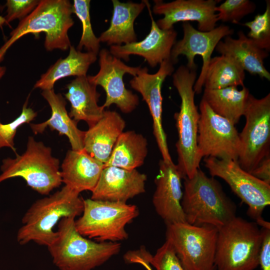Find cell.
Masks as SVG:
<instances>
[{
    "mask_svg": "<svg viewBox=\"0 0 270 270\" xmlns=\"http://www.w3.org/2000/svg\"><path fill=\"white\" fill-rule=\"evenodd\" d=\"M80 194L64 185L52 194L36 200L22 218V225L16 235L18 242L50 246L56 236L54 228L62 218L81 216L84 199Z\"/></svg>",
    "mask_w": 270,
    "mask_h": 270,
    "instance_id": "6da1fadb",
    "label": "cell"
},
{
    "mask_svg": "<svg viewBox=\"0 0 270 270\" xmlns=\"http://www.w3.org/2000/svg\"><path fill=\"white\" fill-rule=\"evenodd\" d=\"M196 69L180 66L172 74V82L180 96L178 112L174 114L178 132L176 144L177 166L182 178H192L200 168L202 159L198 148V132L200 113L194 103V86L196 80Z\"/></svg>",
    "mask_w": 270,
    "mask_h": 270,
    "instance_id": "7a4b0ae2",
    "label": "cell"
},
{
    "mask_svg": "<svg viewBox=\"0 0 270 270\" xmlns=\"http://www.w3.org/2000/svg\"><path fill=\"white\" fill-rule=\"evenodd\" d=\"M75 218H62L55 240L48 246L54 264L60 270H92L118 254V242H98L76 230Z\"/></svg>",
    "mask_w": 270,
    "mask_h": 270,
    "instance_id": "3957f363",
    "label": "cell"
},
{
    "mask_svg": "<svg viewBox=\"0 0 270 270\" xmlns=\"http://www.w3.org/2000/svg\"><path fill=\"white\" fill-rule=\"evenodd\" d=\"M184 180L181 205L186 222L218 228L236 216V205L213 177L200 168L192 178Z\"/></svg>",
    "mask_w": 270,
    "mask_h": 270,
    "instance_id": "277c9868",
    "label": "cell"
},
{
    "mask_svg": "<svg viewBox=\"0 0 270 270\" xmlns=\"http://www.w3.org/2000/svg\"><path fill=\"white\" fill-rule=\"evenodd\" d=\"M72 5L68 0H41L34 10L20 20L10 38L0 48V62L8 49L24 35L44 32V48L48 51L70 48L68 31L74 24Z\"/></svg>",
    "mask_w": 270,
    "mask_h": 270,
    "instance_id": "5b68a950",
    "label": "cell"
},
{
    "mask_svg": "<svg viewBox=\"0 0 270 270\" xmlns=\"http://www.w3.org/2000/svg\"><path fill=\"white\" fill-rule=\"evenodd\" d=\"M262 232L256 222L235 216L218 228L214 258L218 270H254L259 264Z\"/></svg>",
    "mask_w": 270,
    "mask_h": 270,
    "instance_id": "8992f818",
    "label": "cell"
},
{
    "mask_svg": "<svg viewBox=\"0 0 270 270\" xmlns=\"http://www.w3.org/2000/svg\"><path fill=\"white\" fill-rule=\"evenodd\" d=\"M0 182L16 177L22 178L32 188L43 195L48 194L62 182L60 160L42 142L29 136L26 151L14 158L2 160Z\"/></svg>",
    "mask_w": 270,
    "mask_h": 270,
    "instance_id": "52a82bcc",
    "label": "cell"
},
{
    "mask_svg": "<svg viewBox=\"0 0 270 270\" xmlns=\"http://www.w3.org/2000/svg\"><path fill=\"white\" fill-rule=\"evenodd\" d=\"M83 201L82 212L74 222L80 234L98 242H118L128 239L125 228L139 214L136 205L92 198Z\"/></svg>",
    "mask_w": 270,
    "mask_h": 270,
    "instance_id": "ba28073f",
    "label": "cell"
},
{
    "mask_svg": "<svg viewBox=\"0 0 270 270\" xmlns=\"http://www.w3.org/2000/svg\"><path fill=\"white\" fill-rule=\"evenodd\" d=\"M218 228L188 222L166 224V240L186 270H215Z\"/></svg>",
    "mask_w": 270,
    "mask_h": 270,
    "instance_id": "9c48e42d",
    "label": "cell"
},
{
    "mask_svg": "<svg viewBox=\"0 0 270 270\" xmlns=\"http://www.w3.org/2000/svg\"><path fill=\"white\" fill-rule=\"evenodd\" d=\"M244 116L246 122L239 134L238 162L243 170L250 174L270 154V94L256 98L250 94Z\"/></svg>",
    "mask_w": 270,
    "mask_h": 270,
    "instance_id": "30bf717a",
    "label": "cell"
},
{
    "mask_svg": "<svg viewBox=\"0 0 270 270\" xmlns=\"http://www.w3.org/2000/svg\"><path fill=\"white\" fill-rule=\"evenodd\" d=\"M204 161L210 175L223 179L248 205L250 218L256 222L262 219V212L270 204V184L243 170L238 161L212 157L205 158Z\"/></svg>",
    "mask_w": 270,
    "mask_h": 270,
    "instance_id": "8fae6325",
    "label": "cell"
},
{
    "mask_svg": "<svg viewBox=\"0 0 270 270\" xmlns=\"http://www.w3.org/2000/svg\"><path fill=\"white\" fill-rule=\"evenodd\" d=\"M200 110L198 148L200 157L238 161L240 141L235 125L214 112L203 98Z\"/></svg>",
    "mask_w": 270,
    "mask_h": 270,
    "instance_id": "7c38bea8",
    "label": "cell"
},
{
    "mask_svg": "<svg viewBox=\"0 0 270 270\" xmlns=\"http://www.w3.org/2000/svg\"><path fill=\"white\" fill-rule=\"evenodd\" d=\"M98 55L99 70L96 75L87 77L90 82L104 90L106 98L103 107L109 108L114 104L122 112H132L138 105L139 98L136 94L126 88L124 76L128 74L135 76L141 66H131L125 64L106 48L100 50Z\"/></svg>",
    "mask_w": 270,
    "mask_h": 270,
    "instance_id": "4fadbf2b",
    "label": "cell"
},
{
    "mask_svg": "<svg viewBox=\"0 0 270 270\" xmlns=\"http://www.w3.org/2000/svg\"><path fill=\"white\" fill-rule=\"evenodd\" d=\"M184 35L182 39L176 42L170 54V60L174 64L178 62L180 55L186 56V66L189 69L197 68L194 62V57L200 56L202 58V66L200 76L194 83V90L195 94L202 92L208 64L212 54L218 44L222 38L231 36L233 29L224 24L216 26L208 32H202L196 29L189 22H184L182 24Z\"/></svg>",
    "mask_w": 270,
    "mask_h": 270,
    "instance_id": "5bb4252c",
    "label": "cell"
},
{
    "mask_svg": "<svg viewBox=\"0 0 270 270\" xmlns=\"http://www.w3.org/2000/svg\"><path fill=\"white\" fill-rule=\"evenodd\" d=\"M174 64L170 59L164 60L160 64L158 70L152 74L148 73L147 68H140L130 81L131 88L141 94L148 107L153 121L154 135L162 159L166 162L172 160L162 124V87L166 78L173 74Z\"/></svg>",
    "mask_w": 270,
    "mask_h": 270,
    "instance_id": "9a60e30c",
    "label": "cell"
},
{
    "mask_svg": "<svg viewBox=\"0 0 270 270\" xmlns=\"http://www.w3.org/2000/svg\"><path fill=\"white\" fill-rule=\"evenodd\" d=\"M220 0H176L164 2L154 0L152 12L163 15L156 23L162 30L174 28L178 22H198V30L208 32L216 28L217 16L216 7Z\"/></svg>",
    "mask_w": 270,
    "mask_h": 270,
    "instance_id": "2e32d148",
    "label": "cell"
},
{
    "mask_svg": "<svg viewBox=\"0 0 270 270\" xmlns=\"http://www.w3.org/2000/svg\"><path fill=\"white\" fill-rule=\"evenodd\" d=\"M143 1L148 8L151 20L148 34L140 42L110 46L109 51L113 56L126 62L129 60L130 55L140 56L150 66L154 68L164 60L170 59L171 51L176 42L177 32L174 28L168 30L160 29L154 19L148 2Z\"/></svg>",
    "mask_w": 270,
    "mask_h": 270,
    "instance_id": "e0dca14e",
    "label": "cell"
},
{
    "mask_svg": "<svg viewBox=\"0 0 270 270\" xmlns=\"http://www.w3.org/2000/svg\"><path fill=\"white\" fill-rule=\"evenodd\" d=\"M158 173L154 180L156 188L152 203L156 212L166 225L186 222L181 205L183 192L180 173L172 161L159 162Z\"/></svg>",
    "mask_w": 270,
    "mask_h": 270,
    "instance_id": "ac0fdd59",
    "label": "cell"
},
{
    "mask_svg": "<svg viewBox=\"0 0 270 270\" xmlns=\"http://www.w3.org/2000/svg\"><path fill=\"white\" fill-rule=\"evenodd\" d=\"M146 180V175L136 169L104 166L92 192L90 198L126 203L130 199L145 192Z\"/></svg>",
    "mask_w": 270,
    "mask_h": 270,
    "instance_id": "d6986e66",
    "label": "cell"
},
{
    "mask_svg": "<svg viewBox=\"0 0 270 270\" xmlns=\"http://www.w3.org/2000/svg\"><path fill=\"white\" fill-rule=\"evenodd\" d=\"M126 127V122L114 110H104L102 118L85 131L84 150L104 164Z\"/></svg>",
    "mask_w": 270,
    "mask_h": 270,
    "instance_id": "ffe728a7",
    "label": "cell"
},
{
    "mask_svg": "<svg viewBox=\"0 0 270 270\" xmlns=\"http://www.w3.org/2000/svg\"><path fill=\"white\" fill-rule=\"evenodd\" d=\"M104 168L99 162L84 150H68L60 170L62 182L78 193L92 192Z\"/></svg>",
    "mask_w": 270,
    "mask_h": 270,
    "instance_id": "44dd1931",
    "label": "cell"
},
{
    "mask_svg": "<svg viewBox=\"0 0 270 270\" xmlns=\"http://www.w3.org/2000/svg\"><path fill=\"white\" fill-rule=\"evenodd\" d=\"M96 86L87 76L76 77L66 86L64 95L70 104L68 114L77 123L84 120L90 127L102 116L105 108L98 104L100 94Z\"/></svg>",
    "mask_w": 270,
    "mask_h": 270,
    "instance_id": "7402d4cb",
    "label": "cell"
},
{
    "mask_svg": "<svg viewBox=\"0 0 270 270\" xmlns=\"http://www.w3.org/2000/svg\"><path fill=\"white\" fill-rule=\"evenodd\" d=\"M42 96L48 102L51 108L50 118L39 124H30L32 131L36 134L42 133L47 127L56 130L60 135L67 136L72 150L80 151L84 150L85 131L80 130L77 122L72 118L66 108V100L60 94H56L54 89L42 90Z\"/></svg>",
    "mask_w": 270,
    "mask_h": 270,
    "instance_id": "603a6c76",
    "label": "cell"
},
{
    "mask_svg": "<svg viewBox=\"0 0 270 270\" xmlns=\"http://www.w3.org/2000/svg\"><path fill=\"white\" fill-rule=\"evenodd\" d=\"M238 38L224 37L218 44L215 50L221 55L234 58L244 71L270 81V73L264 66L268 52L255 45L242 31H238Z\"/></svg>",
    "mask_w": 270,
    "mask_h": 270,
    "instance_id": "cb8c5ba5",
    "label": "cell"
},
{
    "mask_svg": "<svg viewBox=\"0 0 270 270\" xmlns=\"http://www.w3.org/2000/svg\"><path fill=\"white\" fill-rule=\"evenodd\" d=\"M113 5L112 17L109 28L98 38L100 42L108 46H122L136 42L137 37L134 29L136 18L146 6L141 2L118 0H112Z\"/></svg>",
    "mask_w": 270,
    "mask_h": 270,
    "instance_id": "d4e9b609",
    "label": "cell"
},
{
    "mask_svg": "<svg viewBox=\"0 0 270 270\" xmlns=\"http://www.w3.org/2000/svg\"><path fill=\"white\" fill-rule=\"evenodd\" d=\"M68 56L60 58L47 71L42 74L34 85V88L42 90L54 89L58 80L69 76H86L90 66L97 60V55L89 52H82L71 46Z\"/></svg>",
    "mask_w": 270,
    "mask_h": 270,
    "instance_id": "484cf974",
    "label": "cell"
},
{
    "mask_svg": "<svg viewBox=\"0 0 270 270\" xmlns=\"http://www.w3.org/2000/svg\"><path fill=\"white\" fill-rule=\"evenodd\" d=\"M148 153V140L142 134L134 130L124 131L118 138L104 167L135 170L144 164Z\"/></svg>",
    "mask_w": 270,
    "mask_h": 270,
    "instance_id": "4316f807",
    "label": "cell"
},
{
    "mask_svg": "<svg viewBox=\"0 0 270 270\" xmlns=\"http://www.w3.org/2000/svg\"><path fill=\"white\" fill-rule=\"evenodd\" d=\"M250 94L244 86L240 90L236 86H229L218 90L204 89L202 98L214 112L235 125L244 114Z\"/></svg>",
    "mask_w": 270,
    "mask_h": 270,
    "instance_id": "83f0119b",
    "label": "cell"
},
{
    "mask_svg": "<svg viewBox=\"0 0 270 270\" xmlns=\"http://www.w3.org/2000/svg\"><path fill=\"white\" fill-rule=\"evenodd\" d=\"M245 72L234 58L223 55L212 58L204 77L206 90L244 86Z\"/></svg>",
    "mask_w": 270,
    "mask_h": 270,
    "instance_id": "f1b7e54d",
    "label": "cell"
},
{
    "mask_svg": "<svg viewBox=\"0 0 270 270\" xmlns=\"http://www.w3.org/2000/svg\"><path fill=\"white\" fill-rule=\"evenodd\" d=\"M124 260L128 264L142 260L152 265L156 270H186L172 244L166 240L154 256H152L144 247H142L139 250L126 252L124 255Z\"/></svg>",
    "mask_w": 270,
    "mask_h": 270,
    "instance_id": "f546056e",
    "label": "cell"
},
{
    "mask_svg": "<svg viewBox=\"0 0 270 270\" xmlns=\"http://www.w3.org/2000/svg\"><path fill=\"white\" fill-rule=\"evenodd\" d=\"M90 0H74L73 13L79 18L82 24V34L76 49L84 48L86 52L98 55L100 50V42L94 34L90 21Z\"/></svg>",
    "mask_w": 270,
    "mask_h": 270,
    "instance_id": "4dcf8cb0",
    "label": "cell"
},
{
    "mask_svg": "<svg viewBox=\"0 0 270 270\" xmlns=\"http://www.w3.org/2000/svg\"><path fill=\"white\" fill-rule=\"evenodd\" d=\"M249 28L247 37L259 48L270 50V1L266 0L264 12L256 14L253 20L242 24Z\"/></svg>",
    "mask_w": 270,
    "mask_h": 270,
    "instance_id": "1f68e13d",
    "label": "cell"
},
{
    "mask_svg": "<svg viewBox=\"0 0 270 270\" xmlns=\"http://www.w3.org/2000/svg\"><path fill=\"white\" fill-rule=\"evenodd\" d=\"M256 6L249 0H226L216 7L218 21L240 24L246 16L254 12Z\"/></svg>",
    "mask_w": 270,
    "mask_h": 270,
    "instance_id": "d6a6232c",
    "label": "cell"
},
{
    "mask_svg": "<svg viewBox=\"0 0 270 270\" xmlns=\"http://www.w3.org/2000/svg\"><path fill=\"white\" fill-rule=\"evenodd\" d=\"M28 100V98L23 105L21 114L14 120L7 124L0 122V148L8 147L16 152L14 138L17 130L22 124L30 123L37 116L32 108L27 107Z\"/></svg>",
    "mask_w": 270,
    "mask_h": 270,
    "instance_id": "836d02e7",
    "label": "cell"
},
{
    "mask_svg": "<svg viewBox=\"0 0 270 270\" xmlns=\"http://www.w3.org/2000/svg\"><path fill=\"white\" fill-rule=\"evenodd\" d=\"M38 0H7L6 15L4 18L6 24L12 20H22L30 14L38 4Z\"/></svg>",
    "mask_w": 270,
    "mask_h": 270,
    "instance_id": "e575fe53",
    "label": "cell"
},
{
    "mask_svg": "<svg viewBox=\"0 0 270 270\" xmlns=\"http://www.w3.org/2000/svg\"><path fill=\"white\" fill-rule=\"evenodd\" d=\"M262 240L259 254L262 270H270V228H262Z\"/></svg>",
    "mask_w": 270,
    "mask_h": 270,
    "instance_id": "d590c367",
    "label": "cell"
},
{
    "mask_svg": "<svg viewBox=\"0 0 270 270\" xmlns=\"http://www.w3.org/2000/svg\"><path fill=\"white\" fill-rule=\"evenodd\" d=\"M254 177L270 184V154L266 156L250 172Z\"/></svg>",
    "mask_w": 270,
    "mask_h": 270,
    "instance_id": "8d00e7d4",
    "label": "cell"
},
{
    "mask_svg": "<svg viewBox=\"0 0 270 270\" xmlns=\"http://www.w3.org/2000/svg\"><path fill=\"white\" fill-rule=\"evenodd\" d=\"M135 264H138L142 265L146 270H152L150 265L144 262L142 260H137Z\"/></svg>",
    "mask_w": 270,
    "mask_h": 270,
    "instance_id": "74e56055",
    "label": "cell"
},
{
    "mask_svg": "<svg viewBox=\"0 0 270 270\" xmlns=\"http://www.w3.org/2000/svg\"><path fill=\"white\" fill-rule=\"evenodd\" d=\"M6 72V68L0 66V79L4 76Z\"/></svg>",
    "mask_w": 270,
    "mask_h": 270,
    "instance_id": "f35d334b",
    "label": "cell"
},
{
    "mask_svg": "<svg viewBox=\"0 0 270 270\" xmlns=\"http://www.w3.org/2000/svg\"><path fill=\"white\" fill-rule=\"evenodd\" d=\"M6 24V20L4 17L2 16H0V27L2 28V26L4 24Z\"/></svg>",
    "mask_w": 270,
    "mask_h": 270,
    "instance_id": "ab89813d",
    "label": "cell"
}]
</instances>
